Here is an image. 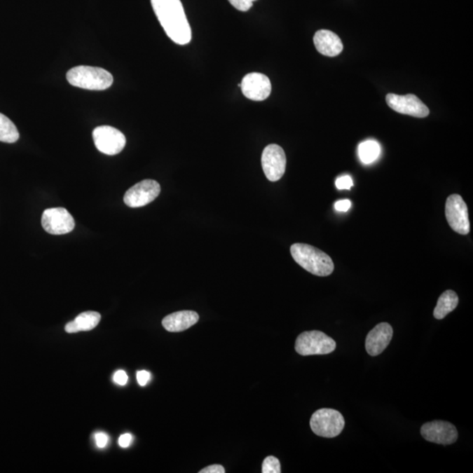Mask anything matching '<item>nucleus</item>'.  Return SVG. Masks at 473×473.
Listing matches in <instances>:
<instances>
[{
	"label": "nucleus",
	"instance_id": "nucleus-1",
	"mask_svg": "<svg viewBox=\"0 0 473 473\" xmlns=\"http://www.w3.org/2000/svg\"><path fill=\"white\" fill-rule=\"evenodd\" d=\"M154 13L165 33L178 45L191 41V28L181 0H151Z\"/></svg>",
	"mask_w": 473,
	"mask_h": 473
},
{
	"label": "nucleus",
	"instance_id": "nucleus-2",
	"mask_svg": "<svg viewBox=\"0 0 473 473\" xmlns=\"http://www.w3.org/2000/svg\"><path fill=\"white\" fill-rule=\"evenodd\" d=\"M291 255L294 261L308 273L317 276L331 275L334 263L328 254L310 245L296 243L291 245Z\"/></svg>",
	"mask_w": 473,
	"mask_h": 473
},
{
	"label": "nucleus",
	"instance_id": "nucleus-3",
	"mask_svg": "<svg viewBox=\"0 0 473 473\" xmlns=\"http://www.w3.org/2000/svg\"><path fill=\"white\" fill-rule=\"evenodd\" d=\"M66 77L71 85L84 90H104L114 83L111 74L98 67H74L67 73Z\"/></svg>",
	"mask_w": 473,
	"mask_h": 473
},
{
	"label": "nucleus",
	"instance_id": "nucleus-4",
	"mask_svg": "<svg viewBox=\"0 0 473 473\" xmlns=\"http://www.w3.org/2000/svg\"><path fill=\"white\" fill-rule=\"evenodd\" d=\"M336 345L331 336L322 331H311L298 336L294 348L301 356L326 355L335 350Z\"/></svg>",
	"mask_w": 473,
	"mask_h": 473
},
{
	"label": "nucleus",
	"instance_id": "nucleus-5",
	"mask_svg": "<svg viewBox=\"0 0 473 473\" xmlns=\"http://www.w3.org/2000/svg\"><path fill=\"white\" fill-rule=\"evenodd\" d=\"M342 413L331 409H322L311 416L310 427L317 436L332 438L338 437L345 427Z\"/></svg>",
	"mask_w": 473,
	"mask_h": 473
},
{
	"label": "nucleus",
	"instance_id": "nucleus-6",
	"mask_svg": "<svg viewBox=\"0 0 473 473\" xmlns=\"http://www.w3.org/2000/svg\"><path fill=\"white\" fill-rule=\"evenodd\" d=\"M445 217L451 229L461 235H467L469 226L467 205L461 196L453 194L447 198L445 205Z\"/></svg>",
	"mask_w": 473,
	"mask_h": 473
},
{
	"label": "nucleus",
	"instance_id": "nucleus-7",
	"mask_svg": "<svg viewBox=\"0 0 473 473\" xmlns=\"http://www.w3.org/2000/svg\"><path fill=\"white\" fill-rule=\"evenodd\" d=\"M92 136L97 150L107 156H116L125 149V135L112 126H98L94 129Z\"/></svg>",
	"mask_w": 473,
	"mask_h": 473
},
{
	"label": "nucleus",
	"instance_id": "nucleus-8",
	"mask_svg": "<svg viewBox=\"0 0 473 473\" xmlns=\"http://www.w3.org/2000/svg\"><path fill=\"white\" fill-rule=\"evenodd\" d=\"M262 170L266 177L271 181H279L286 171L287 158L282 146L270 144L263 150Z\"/></svg>",
	"mask_w": 473,
	"mask_h": 473
},
{
	"label": "nucleus",
	"instance_id": "nucleus-9",
	"mask_svg": "<svg viewBox=\"0 0 473 473\" xmlns=\"http://www.w3.org/2000/svg\"><path fill=\"white\" fill-rule=\"evenodd\" d=\"M160 193V184L156 181L147 179L130 188L125 192L124 202L130 208H139L154 201Z\"/></svg>",
	"mask_w": 473,
	"mask_h": 473
},
{
	"label": "nucleus",
	"instance_id": "nucleus-10",
	"mask_svg": "<svg viewBox=\"0 0 473 473\" xmlns=\"http://www.w3.org/2000/svg\"><path fill=\"white\" fill-rule=\"evenodd\" d=\"M41 224L43 229L52 235L69 233L74 230L76 226L71 214L61 207L44 210L42 214Z\"/></svg>",
	"mask_w": 473,
	"mask_h": 473
},
{
	"label": "nucleus",
	"instance_id": "nucleus-11",
	"mask_svg": "<svg viewBox=\"0 0 473 473\" xmlns=\"http://www.w3.org/2000/svg\"><path fill=\"white\" fill-rule=\"evenodd\" d=\"M388 107L399 114L412 116L416 118H426L430 115V109L416 95L404 96L389 93L385 97Z\"/></svg>",
	"mask_w": 473,
	"mask_h": 473
},
{
	"label": "nucleus",
	"instance_id": "nucleus-12",
	"mask_svg": "<svg viewBox=\"0 0 473 473\" xmlns=\"http://www.w3.org/2000/svg\"><path fill=\"white\" fill-rule=\"evenodd\" d=\"M242 93L245 97L252 101H263L266 100L271 93V82L268 76L261 73H249L243 77L241 83Z\"/></svg>",
	"mask_w": 473,
	"mask_h": 473
},
{
	"label": "nucleus",
	"instance_id": "nucleus-13",
	"mask_svg": "<svg viewBox=\"0 0 473 473\" xmlns=\"http://www.w3.org/2000/svg\"><path fill=\"white\" fill-rule=\"evenodd\" d=\"M420 434L424 439L431 443L444 445L454 444L458 437V430L453 424L444 420H433L423 424Z\"/></svg>",
	"mask_w": 473,
	"mask_h": 473
},
{
	"label": "nucleus",
	"instance_id": "nucleus-14",
	"mask_svg": "<svg viewBox=\"0 0 473 473\" xmlns=\"http://www.w3.org/2000/svg\"><path fill=\"white\" fill-rule=\"evenodd\" d=\"M392 334L394 331L388 322H381L375 326L366 336V349L368 354L373 357L380 355L390 343Z\"/></svg>",
	"mask_w": 473,
	"mask_h": 473
},
{
	"label": "nucleus",
	"instance_id": "nucleus-15",
	"mask_svg": "<svg viewBox=\"0 0 473 473\" xmlns=\"http://www.w3.org/2000/svg\"><path fill=\"white\" fill-rule=\"evenodd\" d=\"M315 48L320 54L334 57L342 52L343 46L338 35L329 30H319L314 36Z\"/></svg>",
	"mask_w": 473,
	"mask_h": 473
},
{
	"label": "nucleus",
	"instance_id": "nucleus-16",
	"mask_svg": "<svg viewBox=\"0 0 473 473\" xmlns=\"http://www.w3.org/2000/svg\"><path fill=\"white\" fill-rule=\"evenodd\" d=\"M199 320V315L192 310H181L167 315L163 320V326L170 332H181L192 327Z\"/></svg>",
	"mask_w": 473,
	"mask_h": 473
},
{
	"label": "nucleus",
	"instance_id": "nucleus-17",
	"mask_svg": "<svg viewBox=\"0 0 473 473\" xmlns=\"http://www.w3.org/2000/svg\"><path fill=\"white\" fill-rule=\"evenodd\" d=\"M101 320V315L96 311H86L81 313L65 326L67 333L89 331L97 327Z\"/></svg>",
	"mask_w": 473,
	"mask_h": 473
},
{
	"label": "nucleus",
	"instance_id": "nucleus-18",
	"mask_svg": "<svg viewBox=\"0 0 473 473\" xmlns=\"http://www.w3.org/2000/svg\"><path fill=\"white\" fill-rule=\"evenodd\" d=\"M458 305V294L452 290H446L441 294L437 301V306L434 310V317L438 320H441L448 314L453 311Z\"/></svg>",
	"mask_w": 473,
	"mask_h": 473
},
{
	"label": "nucleus",
	"instance_id": "nucleus-19",
	"mask_svg": "<svg viewBox=\"0 0 473 473\" xmlns=\"http://www.w3.org/2000/svg\"><path fill=\"white\" fill-rule=\"evenodd\" d=\"M359 156L364 164H371L376 160L381 154V146L373 139H368L359 144Z\"/></svg>",
	"mask_w": 473,
	"mask_h": 473
},
{
	"label": "nucleus",
	"instance_id": "nucleus-20",
	"mask_svg": "<svg viewBox=\"0 0 473 473\" xmlns=\"http://www.w3.org/2000/svg\"><path fill=\"white\" fill-rule=\"evenodd\" d=\"M19 138L20 133L15 125L6 116L0 114V142L14 143Z\"/></svg>",
	"mask_w": 473,
	"mask_h": 473
},
{
	"label": "nucleus",
	"instance_id": "nucleus-21",
	"mask_svg": "<svg viewBox=\"0 0 473 473\" xmlns=\"http://www.w3.org/2000/svg\"><path fill=\"white\" fill-rule=\"evenodd\" d=\"M262 472L263 473H280V462L278 458L269 455L262 462Z\"/></svg>",
	"mask_w": 473,
	"mask_h": 473
},
{
	"label": "nucleus",
	"instance_id": "nucleus-22",
	"mask_svg": "<svg viewBox=\"0 0 473 473\" xmlns=\"http://www.w3.org/2000/svg\"><path fill=\"white\" fill-rule=\"evenodd\" d=\"M228 1L235 8L241 11V12H247L248 10L252 8V3H254L251 0H228Z\"/></svg>",
	"mask_w": 473,
	"mask_h": 473
},
{
	"label": "nucleus",
	"instance_id": "nucleus-23",
	"mask_svg": "<svg viewBox=\"0 0 473 473\" xmlns=\"http://www.w3.org/2000/svg\"><path fill=\"white\" fill-rule=\"evenodd\" d=\"M336 186L338 189H350L353 186L352 179L350 175H342L336 179Z\"/></svg>",
	"mask_w": 473,
	"mask_h": 473
},
{
	"label": "nucleus",
	"instance_id": "nucleus-24",
	"mask_svg": "<svg viewBox=\"0 0 473 473\" xmlns=\"http://www.w3.org/2000/svg\"><path fill=\"white\" fill-rule=\"evenodd\" d=\"M114 381L119 385H125L128 381V374L125 371L118 370L114 375Z\"/></svg>",
	"mask_w": 473,
	"mask_h": 473
},
{
	"label": "nucleus",
	"instance_id": "nucleus-25",
	"mask_svg": "<svg viewBox=\"0 0 473 473\" xmlns=\"http://www.w3.org/2000/svg\"><path fill=\"white\" fill-rule=\"evenodd\" d=\"M95 440H96V444L98 448H104V447H107L109 437L107 434L104 432H97L95 434Z\"/></svg>",
	"mask_w": 473,
	"mask_h": 473
},
{
	"label": "nucleus",
	"instance_id": "nucleus-26",
	"mask_svg": "<svg viewBox=\"0 0 473 473\" xmlns=\"http://www.w3.org/2000/svg\"><path fill=\"white\" fill-rule=\"evenodd\" d=\"M150 378L151 374L149 371L143 370L139 371L138 373H137V381H138L139 385H142V387H144V385L149 383Z\"/></svg>",
	"mask_w": 473,
	"mask_h": 473
},
{
	"label": "nucleus",
	"instance_id": "nucleus-27",
	"mask_svg": "<svg viewBox=\"0 0 473 473\" xmlns=\"http://www.w3.org/2000/svg\"><path fill=\"white\" fill-rule=\"evenodd\" d=\"M132 441V436L131 434L125 433L121 434V437L118 438V444L119 446L122 448H128L131 445Z\"/></svg>",
	"mask_w": 473,
	"mask_h": 473
},
{
	"label": "nucleus",
	"instance_id": "nucleus-28",
	"mask_svg": "<svg viewBox=\"0 0 473 473\" xmlns=\"http://www.w3.org/2000/svg\"><path fill=\"white\" fill-rule=\"evenodd\" d=\"M350 206H352V203L350 200H341V201L335 203L336 210L341 212H348Z\"/></svg>",
	"mask_w": 473,
	"mask_h": 473
},
{
	"label": "nucleus",
	"instance_id": "nucleus-29",
	"mask_svg": "<svg viewBox=\"0 0 473 473\" xmlns=\"http://www.w3.org/2000/svg\"><path fill=\"white\" fill-rule=\"evenodd\" d=\"M200 473H224L226 469L220 465H212L208 466V467L203 468Z\"/></svg>",
	"mask_w": 473,
	"mask_h": 473
},
{
	"label": "nucleus",
	"instance_id": "nucleus-30",
	"mask_svg": "<svg viewBox=\"0 0 473 473\" xmlns=\"http://www.w3.org/2000/svg\"><path fill=\"white\" fill-rule=\"evenodd\" d=\"M251 1H252V2H254V1H256V0H251Z\"/></svg>",
	"mask_w": 473,
	"mask_h": 473
}]
</instances>
